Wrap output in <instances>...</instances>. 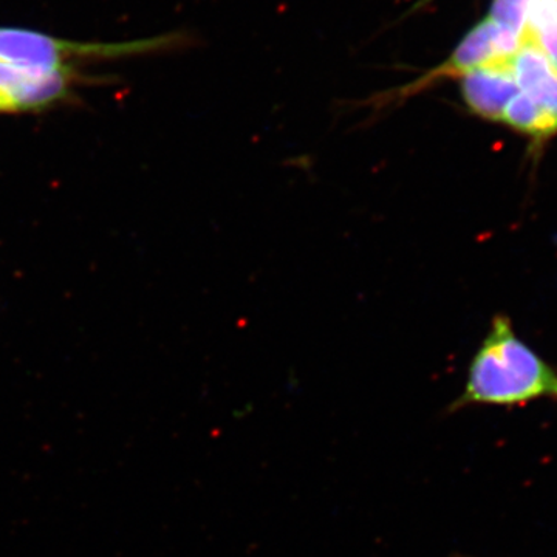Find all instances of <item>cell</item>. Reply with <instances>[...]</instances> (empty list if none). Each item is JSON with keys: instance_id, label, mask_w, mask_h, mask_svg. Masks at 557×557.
Instances as JSON below:
<instances>
[{"instance_id": "6da1fadb", "label": "cell", "mask_w": 557, "mask_h": 557, "mask_svg": "<svg viewBox=\"0 0 557 557\" xmlns=\"http://www.w3.org/2000/svg\"><path fill=\"white\" fill-rule=\"evenodd\" d=\"M536 399L557 403V370L519 338L507 314H497L472 358L463 392L449 410L480 405L511 408Z\"/></svg>"}, {"instance_id": "7a4b0ae2", "label": "cell", "mask_w": 557, "mask_h": 557, "mask_svg": "<svg viewBox=\"0 0 557 557\" xmlns=\"http://www.w3.org/2000/svg\"><path fill=\"white\" fill-rule=\"evenodd\" d=\"M166 38L143 40V42L120 44V46H79L40 35V33L20 30V28H0V61L22 67L67 69L65 62L75 58L119 57L160 49Z\"/></svg>"}, {"instance_id": "3957f363", "label": "cell", "mask_w": 557, "mask_h": 557, "mask_svg": "<svg viewBox=\"0 0 557 557\" xmlns=\"http://www.w3.org/2000/svg\"><path fill=\"white\" fill-rule=\"evenodd\" d=\"M522 44V38L515 32L508 30L486 17L460 40L448 60L429 72L423 78L413 81L410 86L405 87L403 95L408 97L413 91H420L424 87L431 86L434 81L440 78L463 76L479 69L509 65Z\"/></svg>"}, {"instance_id": "277c9868", "label": "cell", "mask_w": 557, "mask_h": 557, "mask_svg": "<svg viewBox=\"0 0 557 557\" xmlns=\"http://www.w3.org/2000/svg\"><path fill=\"white\" fill-rule=\"evenodd\" d=\"M72 81L67 69L22 67L0 61V110L35 109L64 97Z\"/></svg>"}, {"instance_id": "5b68a950", "label": "cell", "mask_w": 557, "mask_h": 557, "mask_svg": "<svg viewBox=\"0 0 557 557\" xmlns=\"http://www.w3.org/2000/svg\"><path fill=\"white\" fill-rule=\"evenodd\" d=\"M460 78L461 97L468 109L480 119L502 123L509 101L519 94L509 65L474 70Z\"/></svg>"}, {"instance_id": "8992f818", "label": "cell", "mask_w": 557, "mask_h": 557, "mask_svg": "<svg viewBox=\"0 0 557 557\" xmlns=\"http://www.w3.org/2000/svg\"><path fill=\"white\" fill-rule=\"evenodd\" d=\"M519 90L557 121V67L533 44L523 42L509 62Z\"/></svg>"}, {"instance_id": "52a82bcc", "label": "cell", "mask_w": 557, "mask_h": 557, "mask_svg": "<svg viewBox=\"0 0 557 557\" xmlns=\"http://www.w3.org/2000/svg\"><path fill=\"white\" fill-rule=\"evenodd\" d=\"M522 40L537 47L557 67V0H534Z\"/></svg>"}, {"instance_id": "ba28073f", "label": "cell", "mask_w": 557, "mask_h": 557, "mask_svg": "<svg viewBox=\"0 0 557 557\" xmlns=\"http://www.w3.org/2000/svg\"><path fill=\"white\" fill-rule=\"evenodd\" d=\"M533 3L534 0H494L487 17L522 38Z\"/></svg>"}, {"instance_id": "9c48e42d", "label": "cell", "mask_w": 557, "mask_h": 557, "mask_svg": "<svg viewBox=\"0 0 557 557\" xmlns=\"http://www.w3.org/2000/svg\"><path fill=\"white\" fill-rule=\"evenodd\" d=\"M456 557H465V556H456Z\"/></svg>"}]
</instances>
